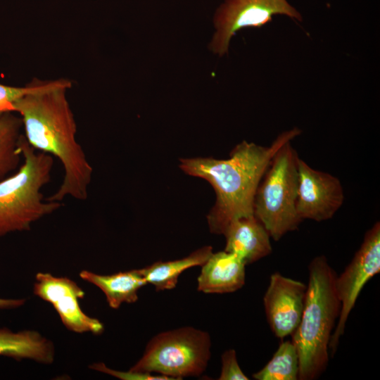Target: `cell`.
I'll list each match as a JSON object with an SVG mask.
<instances>
[{
  "label": "cell",
  "instance_id": "obj_3",
  "mask_svg": "<svg viewBox=\"0 0 380 380\" xmlns=\"http://www.w3.org/2000/svg\"><path fill=\"white\" fill-rule=\"evenodd\" d=\"M308 284L300 322L293 333L299 358V380H313L326 369L332 330L341 302L335 287L336 274L324 255L308 266Z\"/></svg>",
  "mask_w": 380,
  "mask_h": 380
},
{
  "label": "cell",
  "instance_id": "obj_20",
  "mask_svg": "<svg viewBox=\"0 0 380 380\" xmlns=\"http://www.w3.org/2000/svg\"><path fill=\"white\" fill-rule=\"evenodd\" d=\"M222 369L219 380H248L241 369L234 349H228L222 355Z\"/></svg>",
  "mask_w": 380,
  "mask_h": 380
},
{
  "label": "cell",
  "instance_id": "obj_22",
  "mask_svg": "<svg viewBox=\"0 0 380 380\" xmlns=\"http://www.w3.org/2000/svg\"><path fill=\"white\" fill-rule=\"evenodd\" d=\"M26 303L25 298H0V310H13L20 308Z\"/></svg>",
  "mask_w": 380,
  "mask_h": 380
},
{
  "label": "cell",
  "instance_id": "obj_8",
  "mask_svg": "<svg viewBox=\"0 0 380 380\" xmlns=\"http://www.w3.org/2000/svg\"><path fill=\"white\" fill-rule=\"evenodd\" d=\"M275 15L302 20L300 13L287 0H225L214 17L216 32L210 49L216 54L224 55L236 32L246 27H260Z\"/></svg>",
  "mask_w": 380,
  "mask_h": 380
},
{
  "label": "cell",
  "instance_id": "obj_7",
  "mask_svg": "<svg viewBox=\"0 0 380 380\" xmlns=\"http://www.w3.org/2000/svg\"><path fill=\"white\" fill-rule=\"evenodd\" d=\"M380 272V223L376 222L365 234L363 241L345 270L335 280L341 302L338 323L329 341L331 356L344 334L348 316L366 283Z\"/></svg>",
  "mask_w": 380,
  "mask_h": 380
},
{
  "label": "cell",
  "instance_id": "obj_21",
  "mask_svg": "<svg viewBox=\"0 0 380 380\" xmlns=\"http://www.w3.org/2000/svg\"><path fill=\"white\" fill-rule=\"evenodd\" d=\"M89 368L122 380H173L170 377L161 374L136 372L130 371L129 369L127 372L114 370L110 369L102 362L93 364L89 366Z\"/></svg>",
  "mask_w": 380,
  "mask_h": 380
},
{
  "label": "cell",
  "instance_id": "obj_13",
  "mask_svg": "<svg viewBox=\"0 0 380 380\" xmlns=\"http://www.w3.org/2000/svg\"><path fill=\"white\" fill-rule=\"evenodd\" d=\"M201 267L197 279L198 291L232 293L245 284L246 264L234 253L225 251L213 253Z\"/></svg>",
  "mask_w": 380,
  "mask_h": 380
},
{
  "label": "cell",
  "instance_id": "obj_12",
  "mask_svg": "<svg viewBox=\"0 0 380 380\" xmlns=\"http://www.w3.org/2000/svg\"><path fill=\"white\" fill-rule=\"evenodd\" d=\"M223 235L226 239L224 251L238 255L246 265L272 252L271 237L254 215L233 220Z\"/></svg>",
  "mask_w": 380,
  "mask_h": 380
},
{
  "label": "cell",
  "instance_id": "obj_15",
  "mask_svg": "<svg viewBox=\"0 0 380 380\" xmlns=\"http://www.w3.org/2000/svg\"><path fill=\"white\" fill-rule=\"evenodd\" d=\"M79 276L101 289L109 307L113 309H118L124 303L137 301L138 291L147 284L139 269L107 275L82 270Z\"/></svg>",
  "mask_w": 380,
  "mask_h": 380
},
{
  "label": "cell",
  "instance_id": "obj_19",
  "mask_svg": "<svg viewBox=\"0 0 380 380\" xmlns=\"http://www.w3.org/2000/svg\"><path fill=\"white\" fill-rule=\"evenodd\" d=\"M42 82L35 80L25 87H15L0 84V115L14 112L13 103L21 96L37 90Z\"/></svg>",
  "mask_w": 380,
  "mask_h": 380
},
{
  "label": "cell",
  "instance_id": "obj_16",
  "mask_svg": "<svg viewBox=\"0 0 380 380\" xmlns=\"http://www.w3.org/2000/svg\"><path fill=\"white\" fill-rule=\"evenodd\" d=\"M210 246H205L181 259L158 261L139 269L147 284L155 286L156 291L175 288L180 274L189 268L202 266L213 253Z\"/></svg>",
  "mask_w": 380,
  "mask_h": 380
},
{
  "label": "cell",
  "instance_id": "obj_17",
  "mask_svg": "<svg viewBox=\"0 0 380 380\" xmlns=\"http://www.w3.org/2000/svg\"><path fill=\"white\" fill-rule=\"evenodd\" d=\"M23 127L20 116L13 112L0 115V181L15 172L21 165L20 142Z\"/></svg>",
  "mask_w": 380,
  "mask_h": 380
},
{
  "label": "cell",
  "instance_id": "obj_5",
  "mask_svg": "<svg viewBox=\"0 0 380 380\" xmlns=\"http://www.w3.org/2000/svg\"><path fill=\"white\" fill-rule=\"evenodd\" d=\"M298 159L291 141L284 144L272 157L255 192L254 215L274 241L296 230L303 221L296 210Z\"/></svg>",
  "mask_w": 380,
  "mask_h": 380
},
{
  "label": "cell",
  "instance_id": "obj_11",
  "mask_svg": "<svg viewBox=\"0 0 380 380\" xmlns=\"http://www.w3.org/2000/svg\"><path fill=\"white\" fill-rule=\"evenodd\" d=\"M307 285L275 272L263 297L266 317L274 334L279 338L292 335L303 314Z\"/></svg>",
  "mask_w": 380,
  "mask_h": 380
},
{
  "label": "cell",
  "instance_id": "obj_4",
  "mask_svg": "<svg viewBox=\"0 0 380 380\" xmlns=\"http://www.w3.org/2000/svg\"><path fill=\"white\" fill-rule=\"evenodd\" d=\"M20 148L23 163L0 181V240L11 233L30 231L33 223L63 205L44 199L41 191L51 180L52 156L37 152L24 134Z\"/></svg>",
  "mask_w": 380,
  "mask_h": 380
},
{
  "label": "cell",
  "instance_id": "obj_6",
  "mask_svg": "<svg viewBox=\"0 0 380 380\" xmlns=\"http://www.w3.org/2000/svg\"><path fill=\"white\" fill-rule=\"evenodd\" d=\"M210 348L209 334L192 327L160 332L148 341L142 356L129 370L156 373L173 380L199 376L208 367Z\"/></svg>",
  "mask_w": 380,
  "mask_h": 380
},
{
  "label": "cell",
  "instance_id": "obj_18",
  "mask_svg": "<svg viewBox=\"0 0 380 380\" xmlns=\"http://www.w3.org/2000/svg\"><path fill=\"white\" fill-rule=\"evenodd\" d=\"M299 358L295 344L291 341L280 343L270 360L253 374L256 380H297Z\"/></svg>",
  "mask_w": 380,
  "mask_h": 380
},
{
  "label": "cell",
  "instance_id": "obj_9",
  "mask_svg": "<svg viewBox=\"0 0 380 380\" xmlns=\"http://www.w3.org/2000/svg\"><path fill=\"white\" fill-rule=\"evenodd\" d=\"M33 293L42 300L51 304L63 324L69 331L77 334H101L103 324L83 312L79 300L85 296L84 290L66 277H56L49 272L35 275Z\"/></svg>",
  "mask_w": 380,
  "mask_h": 380
},
{
  "label": "cell",
  "instance_id": "obj_14",
  "mask_svg": "<svg viewBox=\"0 0 380 380\" xmlns=\"http://www.w3.org/2000/svg\"><path fill=\"white\" fill-rule=\"evenodd\" d=\"M55 354L53 343L37 331L15 332L6 327L0 328V356L50 365L54 362Z\"/></svg>",
  "mask_w": 380,
  "mask_h": 380
},
{
  "label": "cell",
  "instance_id": "obj_1",
  "mask_svg": "<svg viewBox=\"0 0 380 380\" xmlns=\"http://www.w3.org/2000/svg\"><path fill=\"white\" fill-rule=\"evenodd\" d=\"M71 82L60 79L42 82L35 91L13 103L23 120L25 137L35 150L56 157L64 177L58 189L46 198L62 202L67 196L88 198L93 168L76 140L77 125L66 97Z\"/></svg>",
  "mask_w": 380,
  "mask_h": 380
},
{
  "label": "cell",
  "instance_id": "obj_2",
  "mask_svg": "<svg viewBox=\"0 0 380 380\" xmlns=\"http://www.w3.org/2000/svg\"><path fill=\"white\" fill-rule=\"evenodd\" d=\"M300 132L297 127L284 132L269 146L243 141L224 160L180 159L179 167L186 174L205 179L215 191V203L207 215L211 233L223 234L233 220L254 215L255 192L272 157Z\"/></svg>",
  "mask_w": 380,
  "mask_h": 380
},
{
  "label": "cell",
  "instance_id": "obj_10",
  "mask_svg": "<svg viewBox=\"0 0 380 380\" xmlns=\"http://www.w3.org/2000/svg\"><path fill=\"white\" fill-rule=\"evenodd\" d=\"M343 201V189L337 177L313 169L299 158L296 210L302 220H329L341 207Z\"/></svg>",
  "mask_w": 380,
  "mask_h": 380
}]
</instances>
